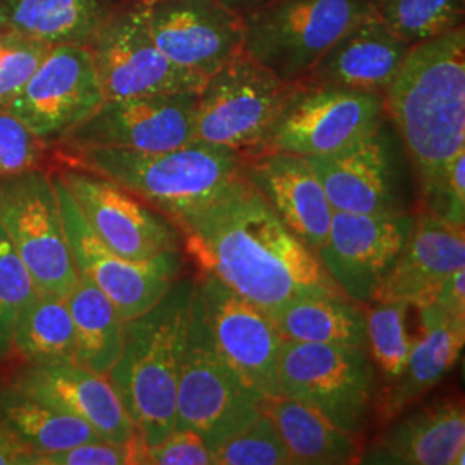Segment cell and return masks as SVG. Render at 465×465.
<instances>
[{"mask_svg": "<svg viewBox=\"0 0 465 465\" xmlns=\"http://www.w3.org/2000/svg\"><path fill=\"white\" fill-rule=\"evenodd\" d=\"M243 174L300 243L317 253L334 211L309 159L286 152L245 155Z\"/></svg>", "mask_w": 465, "mask_h": 465, "instance_id": "20", "label": "cell"}, {"mask_svg": "<svg viewBox=\"0 0 465 465\" xmlns=\"http://www.w3.org/2000/svg\"><path fill=\"white\" fill-rule=\"evenodd\" d=\"M13 353L32 366L74 362V326L64 297L32 293L17 316Z\"/></svg>", "mask_w": 465, "mask_h": 465, "instance_id": "31", "label": "cell"}, {"mask_svg": "<svg viewBox=\"0 0 465 465\" xmlns=\"http://www.w3.org/2000/svg\"><path fill=\"white\" fill-rule=\"evenodd\" d=\"M293 86L240 52L205 78L197 94L195 142L249 155L266 136Z\"/></svg>", "mask_w": 465, "mask_h": 465, "instance_id": "10", "label": "cell"}, {"mask_svg": "<svg viewBox=\"0 0 465 465\" xmlns=\"http://www.w3.org/2000/svg\"><path fill=\"white\" fill-rule=\"evenodd\" d=\"M136 2H143V4H149L152 0H136Z\"/></svg>", "mask_w": 465, "mask_h": 465, "instance_id": "45", "label": "cell"}, {"mask_svg": "<svg viewBox=\"0 0 465 465\" xmlns=\"http://www.w3.org/2000/svg\"><path fill=\"white\" fill-rule=\"evenodd\" d=\"M414 309L419 312L422 334L414 340L399 380L388 386L380 399V416L384 422L399 417L441 381L464 349L465 321L450 316L432 303Z\"/></svg>", "mask_w": 465, "mask_h": 465, "instance_id": "25", "label": "cell"}, {"mask_svg": "<svg viewBox=\"0 0 465 465\" xmlns=\"http://www.w3.org/2000/svg\"><path fill=\"white\" fill-rule=\"evenodd\" d=\"M431 214L453 224L465 223V150L450 161L441 178L426 197Z\"/></svg>", "mask_w": 465, "mask_h": 465, "instance_id": "40", "label": "cell"}, {"mask_svg": "<svg viewBox=\"0 0 465 465\" xmlns=\"http://www.w3.org/2000/svg\"><path fill=\"white\" fill-rule=\"evenodd\" d=\"M66 300L74 326V362L107 376L123 351L126 321L114 303L84 278Z\"/></svg>", "mask_w": 465, "mask_h": 465, "instance_id": "30", "label": "cell"}, {"mask_svg": "<svg viewBox=\"0 0 465 465\" xmlns=\"http://www.w3.org/2000/svg\"><path fill=\"white\" fill-rule=\"evenodd\" d=\"M221 4H224L228 9H232V13L240 15L243 17L245 15H249L252 11L266 5L272 0H219Z\"/></svg>", "mask_w": 465, "mask_h": 465, "instance_id": "43", "label": "cell"}, {"mask_svg": "<svg viewBox=\"0 0 465 465\" xmlns=\"http://www.w3.org/2000/svg\"><path fill=\"white\" fill-rule=\"evenodd\" d=\"M92 52L55 45L7 107L40 140L59 145L104 102Z\"/></svg>", "mask_w": 465, "mask_h": 465, "instance_id": "14", "label": "cell"}, {"mask_svg": "<svg viewBox=\"0 0 465 465\" xmlns=\"http://www.w3.org/2000/svg\"><path fill=\"white\" fill-rule=\"evenodd\" d=\"M428 303L436 305L450 316L465 321V267L450 272L449 276L432 290Z\"/></svg>", "mask_w": 465, "mask_h": 465, "instance_id": "41", "label": "cell"}, {"mask_svg": "<svg viewBox=\"0 0 465 465\" xmlns=\"http://www.w3.org/2000/svg\"><path fill=\"white\" fill-rule=\"evenodd\" d=\"M376 15L412 47L464 26L465 0H376Z\"/></svg>", "mask_w": 465, "mask_h": 465, "instance_id": "33", "label": "cell"}, {"mask_svg": "<svg viewBox=\"0 0 465 465\" xmlns=\"http://www.w3.org/2000/svg\"><path fill=\"white\" fill-rule=\"evenodd\" d=\"M372 303L366 311L367 353L386 390L399 380L414 345L409 334V312L414 305L405 300Z\"/></svg>", "mask_w": 465, "mask_h": 465, "instance_id": "32", "label": "cell"}, {"mask_svg": "<svg viewBox=\"0 0 465 465\" xmlns=\"http://www.w3.org/2000/svg\"><path fill=\"white\" fill-rule=\"evenodd\" d=\"M376 13V0H272L243 16V52L299 84L332 44Z\"/></svg>", "mask_w": 465, "mask_h": 465, "instance_id": "6", "label": "cell"}, {"mask_svg": "<svg viewBox=\"0 0 465 465\" xmlns=\"http://www.w3.org/2000/svg\"><path fill=\"white\" fill-rule=\"evenodd\" d=\"M52 49L47 44L7 32L0 42V109H7Z\"/></svg>", "mask_w": 465, "mask_h": 465, "instance_id": "37", "label": "cell"}, {"mask_svg": "<svg viewBox=\"0 0 465 465\" xmlns=\"http://www.w3.org/2000/svg\"><path fill=\"white\" fill-rule=\"evenodd\" d=\"M5 34H7V30H5V26H4L2 19H0V42H2V38H4V35Z\"/></svg>", "mask_w": 465, "mask_h": 465, "instance_id": "44", "label": "cell"}, {"mask_svg": "<svg viewBox=\"0 0 465 465\" xmlns=\"http://www.w3.org/2000/svg\"><path fill=\"white\" fill-rule=\"evenodd\" d=\"M34 292L28 271L0 226V364L13 355L17 316Z\"/></svg>", "mask_w": 465, "mask_h": 465, "instance_id": "35", "label": "cell"}, {"mask_svg": "<svg viewBox=\"0 0 465 465\" xmlns=\"http://www.w3.org/2000/svg\"><path fill=\"white\" fill-rule=\"evenodd\" d=\"M395 422L361 462L399 465H464L465 414L459 400L430 403Z\"/></svg>", "mask_w": 465, "mask_h": 465, "instance_id": "24", "label": "cell"}, {"mask_svg": "<svg viewBox=\"0 0 465 465\" xmlns=\"http://www.w3.org/2000/svg\"><path fill=\"white\" fill-rule=\"evenodd\" d=\"M25 447L0 424V465H17V459Z\"/></svg>", "mask_w": 465, "mask_h": 465, "instance_id": "42", "label": "cell"}, {"mask_svg": "<svg viewBox=\"0 0 465 465\" xmlns=\"http://www.w3.org/2000/svg\"><path fill=\"white\" fill-rule=\"evenodd\" d=\"M47 145L11 111L0 109V178L42 167Z\"/></svg>", "mask_w": 465, "mask_h": 465, "instance_id": "38", "label": "cell"}, {"mask_svg": "<svg viewBox=\"0 0 465 465\" xmlns=\"http://www.w3.org/2000/svg\"><path fill=\"white\" fill-rule=\"evenodd\" d=\"M126 0H0L7 32L55 45L88 47Z\"/></svg>", "mask_w": 465, "mask_h": 465, "instance_id": "26", "label": "cell"}, {"mask_svg": "<svg viewBox=\"0 0 465 465\" xmlns=\"http://www.w3.org/2000/svg\"><path fill=\"white\" fill-rule=\"evenodd\" d=\"M0 424L25 449L35 451L69 449L102 440L78 417L52 407L11 381L0 382Z\"/></svg>", "mask_w": 465, "mask_h": 465, "instance_id": "29", "label": "cell"}, {"mask_svg": "<svg viewBox=\"0 0 465 465\" xmlns=\"http://www.w3.org/2000/svg\"><path fill=\"white\" fill-rule=\"evenodd\" d=\"M61 164L109 178L180 226L243 173L238 150L192 142L163 152L55 145ZM180 230V228H178Z\"/></svg>", "mask_w": 465, "mask_h": 465, "instance_id": "4", "label": "cell"}, {"mask_svg": "<svg viewBox=\"0 0 465 465\" xmlns=\"http://www.w3.org/2000/svg\"><path fill=\"white\" fill-rule=\"evenodd\" d=\"M178 228L203 272L266 314L300 297L343 295L243 173Z\"/></svg>", "mask_w": 465, "mask_h": 465, "instance_id": "1", "label": "cell"}, {"mask_svg": "<svg viewBox=\"0 0 465 465\" xmlns=\"http://www.w3.org/2000/svg\"><path fill=\"white\" fill-rule=\"evenodd\" d=\"M0 226L35 292L64 297L80 282L52 171L35 167L0 178Z\"/></svg>", "mask_w": 465, "mask_h": 465, "instance_id": "7", "label": "cell"}, {"mask_svg": "<svg viewBox=\"0 0 465 465\" xmlns=\"http://www.w3.org/2000/svg\"><path fill=\"white\" fill-rule=\"evenodd\" d=\"M386 121L384 95L341 86H293L266 136L253 150L319 157L350 147Z\"/></svg>", "mask_w": 465, "mask_h": 465, "instance_id": "9", "label": "cell"}, {"mask_svg": "<svg viewBox=\"0 0 465 465\" xmlns=\"http://www.w3.org/2000/svg\"><path fill=\"white\" fill-rule=\"evenodd\" d=\"M261 409L280 432L293 465L357 464L362 450L355 434L338 428L314 407L288 397L262 399Z\"/></svg>", "mask_w": 465, "mask_h": 465, "instance_id": "27", "label": "cell"}, {"mask_svg": "<svg viewBox=\"0 0 465 465\" xmlns=\"http://www.w3.org/2000/svg\"><path fill=\"white\" fill-rule=\"evenodd\" d=\"M197 280L178 278L149 311L124 322V343L107 374L143 445L176 428V390Z\"/></svg>", "mask_w": 465, "mask_h": 465, "instance_id": "3", "label": "cell"}, {"mask_svg": "<svg viewBox=\"0 0 465 465\" xmlns=\"http://www.w3.org/2000/svg\"><path fill=\"white\" fill-rule=\"evenodd\" d=\"M9 381L69 416L78 417L102 440L130 443L138 436L109 378L76 362L25 364Z\"/></svg>", "mask_w": 465, "mask_h": 465, "instance_id": "21", "label": "cell"}, {"mask_svg": "<svg viewBox=\"0 0 465 465\" xmlns=\"http://www.w3.org/2000/svg\"><path fill=\"white\" fill-rule=\"evenodd\" d=\"M465 267L462 224L426 213L414 219L411 234L376 293L374 302L405 300L414 307L430 302L450 272Z\"/></svg>", "mask_w": 465, "mask_h": 465, "instance_id": "23", "label": "cell"}, {"mask_svg": "<svg viewBox=\"0 0 465 465\" xmlns=\"http://www.w3.org/2000/svg\"><path fill=\"white\" fill-rule=\"evenodd\" d=\"M200 300L217 347L264 399L280 397L278 364L282 336L266 312L216 276L200 272Z\"/></svg>", "mask_w": 465, "mask_h": 465, "instance_id": "17", "label": "cell"}, {"mask_svg": "<svg viewBox=\"0 0 465 465\" xmlns=\"http://www.w3.org/2000/svg\"><path fill=\"white\" fill-rule=\"evenodd\" d=\"M409 50L372 13L338 38L302 82L384 95Z\"/></svg>", "mask_w": 465, "mask_h": 465, "instance_id": "22", "label": "cell"}, {"mask_svg": "<svg viewBox=\"0 0 465 465\" xmlns=\"http://www.w3.org/2000/svg\"><path fill=\"white\" fill-rule=\"evenodd\" d=\"M52 180L78 276L95 284L114 303L124 321L149 311L180 278L183 255L167 253L147 262H136L117 255L88 228L66 184L55 171H52Z\"/></svg>", "mask_w": 465, "mask_h": 465, "instance_id": "13", "label": "cell"}, {"mask_svg": "<svg viewBox=\"0 0 465 465\" xmlns=\"http://www.w3.org/2000/svg\"><path fill=\"white\" fill-rule=\"evenodd\" d=\"M55 173L66 184L88 228L117 255L147 262L183 252L178 226L121 184L66 164Z\"/></svg>", "mask_w": 465, "mask_h": 465, "instance_id": "12", "label": "cell"}, {"mask_svg": "<svg viewBox=\"0 0 465 465\" xmlns=\"http://www.w3.org/2000/svg\"><path fill=\"white\" fill-rule=\"evenodd\" d=\"M213 457L214 465H292L280 432L264 412L213 450Z\"/></svg>", "mask_w": 465, "mask_h": 465, "instance_id": "34", "label": "cell"}, {"mask_svg": "<svg viewBox=\"0 0 465 465\" xmlns=\"http://www.w3.org/2000/svg\"><path fill=\"white\" fill-rule=\"evenodd\" d=\"M143 441L136 436L130 443L94 440L52 451H21L17 465H128L138 464Z\"/></svg>", "mask_w": 465, "mask_h": 465, "instance_id": "36", "label": "cell"}, {"mask_svg": "<svg viewBox=\"0 0 465 465\" xmlns=\"http://www.w3.org/2000/svg\"><path fill=\"white\" fill-rule=\"evenodd\" d=\"M138 464L214 465V457L199 432L176 428L159 443L142 445Z\"/></svg>", "mask_w": 465, "mask_h": 465, "instance_id": "39", "label": "cell"}, {"mask_svg": "<svg viewBox=\"0 0 465 465\" xmlns=\"http://www.w3.org/2000/svg\"><path fill=\"white\" fill-rule=\"evenodd\" d=\"M424 199L465 150V30L412 45L384 94Z\"/></svg>", "mask_w": 465, "mask_h": 465, "instance_id": "2", "label": "cell"}, {"mask_svg": "<svg viewBox=\"0 0 465 465\" xmlns=\"http://www.w3.org/2000/svg\"><path fill=\"white\" fill-rule=\"evenodd\" d=\"M284 340L367 350L366 311L345 295H311L267 312Z\"/></svg>", "mask_w": 465, "mask_h": 465, "instance_id": "28", "label": "cell"}, {"mask_svg": "<svg viewBox=\"0 0 465 465\" xmlns=\"http://www.w3.org/2000/svg\"><path fill=\"white\" fill-rule=\"evenodd\" d=\"M414 219L405 211L391 214L334 211L317 259L347 299L369 305L403 249Z\"/></svg>", "mask_w": 465, "mask_h": 465, "instance_id": "15", "label": "cell"}, {"mask_svg": "<svg viewBox=\"0 0 465 465\" xmlns=\"http://www.w3.org/2000/svg\"><path fill=\"white\" fill-rule=\"evenodd\" d=\"M199 92L105 99L59 145L163 152L195 142Z\"/></svg>", "mask_w": 465, "mask_h": 465, "instance_id": "16", "label": "cell"}, {"mask_svg": "<svg viewBox=\"0 0 465 465\" xmlns=\"http://www.w3.org/2000/svg\"><path fill=\"white\" fill-rule=\"evenodd\" d=\"M307 159L332 211L350 214L403 213L399 171L384 124L350 147Z\"/></svg>", "mask_w": 465, "mask_h": 465, "instance_id": "19", "label": "cell"}, {"mask_svg": "<svg viewBox=\"0 0 465 465\" xmlns=\"http://www.w3.org/2000/svg\"><path fill=\"white\" fill-rule=\"evenodd\" d=\"M147 21L167 59L203 78L243 52V17L219 0H152Z\"/></svg>", "mask_w": 465, "mask_h": 465, "instance_id": "18", "label": "cell"}, {"mask_svg": "<svg viewBox=\"0 0 465 465\" xmlns=\"http://www.w3.org/2000/svg\"><path fill=\"white\" fill-rule=\"evenodd\" d=\"M104 99L199 92L203 76L176 66L150 34L147 4L126 0L88 45Z\"/></svg>", "mask_w": 465, "mask_h": 465, "instance_id": "11", "label": "cell"}, {"mask_svg": "<svg viewBox=\"0 0 465 465\" xmlns=\"http://www.w3.org/2000/svg\"><path fill=\"white\" fill-rule=\"evenodd\" d=\"M262 399L217 347L195 286L176 390V428L199 432L209 449H217L262 412Z\"/></svg>", "mask_w": 465, "mask_h": 465, "instance_id": "5", "label": "cell"}, {"mask_svg": "<svg viewBox=\"0 0 465 465\" xmlns=\"http://www.w3.org/2000/svg\"><path fill=\"white\" fill-rule=\"evenodd\" d=\"M278 386L280 397L300 400L359 434L374 407L378 374L366 349L282 338Z\"/></svg>", "mask_w": 465, "mask_h": 465, "instance_id": "8", "label": "cell"}]
</instances>
